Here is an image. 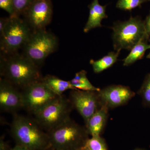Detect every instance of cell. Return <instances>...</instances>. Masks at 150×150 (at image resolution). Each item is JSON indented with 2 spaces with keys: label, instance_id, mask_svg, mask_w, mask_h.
<instances>
[{
  "label": "cell",
  "instance_id": "cell-1",
  "mask_svg": "<svg viewBox=\"0 0 150 150\" xmlns=\"http://www.w3.org/2000/svg\"><path fill=\"white\" fill-rule=\"evenodd\" d=\"M43 130L35 118L13 114L11 134L16 144L30 150H50L49 136Z\"/></svg>",
  "mask_w": 150,
  "mask_h": 150
},
{
  "label": "cell",
  "instance_id": "cell-2",
  "mask_svg": "<svg viewBox=\"0 0 150 150\" xmlns=\"http://www.w3.org/2000/svg\"><path fill=\"white\" fill-rule=\"evenodd\" d=\"M9 56L1 60L3 78L21 89L42 79L39 67L26 56L17 53Z\"/></svg>",
  "mask_w": 150,
  "mask_h": 150
},
{
  "label": "cell",
  "instance_id": "cell-3",
  "mask_svg": "<svg viewBox=\"0 0 150 150\" xmlns=\"http://www.w3.org/2000/svg\"><path fill=\"white\" fill-rule=\"evenodd\" d=\"M47 133L51 150H81L90 138L86 126H81L71 118Z\"/></svg>",
  "mask_w": 150,
  "mask_h": 150
},
{
  "label": "cell",
  "instance_id": "cell-4",
  "mask_svg": "<svg viewBox=\"0 0 150 150\" xmlns=\"http://www.w3.org/2000/svg\"><path fill=\"white\" fill-rule=\"evenodd\" d=\"M112 39L115 51L131 50L144 38L149 39L146 33L144 21L140 16L131 18L124 21H118L113 24Z\"/></svg>",
  "mask_w": 150,
  "mask_h": 150
},
{
  "label": "cell",
  "instance_id": "cell-5",
  "mask_svg": "<svg viewBox=\"0 0 150 150\" xmlns=\"http://www.w3.org/2000/svg\"><path fill=\"white\" fill-rule=\"evenodd\" d=\"M32 32L24 20L17 16H10L0 33L1 51L8 55L16 53L23 48Z\"/></svg>",
  "mask_w": 150,
  "mask_h": 150
},
{
  "label": "cell",
  "instance_id": "cell-6",
  "mask_svg": "<svg viewBox=\"0 0 150 150\" xmlns=\"http://www.w3.org/2000/svg\"><path fill=\"white\" fill-rule=\"evenodd\" d=\"M73 108L69 98L62 95L46 105L34 115L38 124L48 132L69 119Z\"/></svg>",
  "mask_w": 150,
  "mask_h": 150
},
{
  "label": "cell",
  "instance_id": "cell-7",
  "mask_svg": "<svg viewBox=\"0 0 150 150\" xmlns=\"http://www.w3.org/2000/svg\"><path fill=\"white\" fill-rule=\"evenodd\" d=\"M58 44L56 36L45 29L32 32L23 47V54L39 67L55 51Z\"/></svg>",
  "mask_w": 150,
  "mask_h": 150
},
{
  "label": "cell",
  "instance_id": "cell-8",
  "mask_svg": "<svg viewBox=\"0 0 150 150\" xmlns=\"http://www.w3.org/2000/svg\"><path fill=\"white\" fill-rule=\"evenodd\" d=\"M21 90L23 109L33 115L58 96L52 92L41 80Z\"/></svg>",
  "mask_w": 150,
  "mask_h": 150
},
{
  "label": "cell",
  "instance_id": "cell-9",
  "mask_svg": "<svg viewBox=\"0 0 150 150\" xmlns=\"http://www.w3.org/2000/svg\"><path fill=\"white\" fill-rule=\"evenodd\" d=\"M52 14L50 0H34L23 16L31 31L35 32L45 29L51 21Z\"/></svg>",
  "mask_w": 150,
  "mask_h": 150
},
{
  "label": "cell",
  "instance_id": "cell-10",
  "mask_svg": "<svg viewBox=\"0 0 150 150\" xmlns=\"http://www.w3.org/2000/svg\"><path fill=\"white\" fill-rule=\"evenodd\" d=\"M69 99L74 108L83 118L85 124L92 115L101 107L98 91L72 90Z\"/></svg>",
  "mask_w": 150,
  "mask_h": 150
},
{
  "label": "cell",
  "instance_id": "cell-11",
  "mask_svg": "<svg viewBox=\"0 0 150 150\" xmlns=\"http://www.w3.org/2000/svg\"><path fill=\"white\" fill-rule=\"evenodd\" d=\"M135 95L129 87L121 85L108 86L98 91L101 107L109 110L127 104Z\"/></svg>",
  "mask_w": 150,
  "mask_h": 150
},
{
  "label": "cell",
  "instance_id": "cell-12",
  "mask_svg": "<svg viewBox=\"0 0 150 150\" xmlns=\"http://www.w3.org/2000/svg\"><path fill=\"white\" fill-rule=\"evenodd\" d=\"M4 78L0 79V108L5 112L14 114L23 108L21 91Z\"/></svg>",
  "mask_w": 150,
  "mask_h": 150
},
{
  "label": "cell",
  "instance_id": "cell-13",
  "mask_svg": "<svg viewBox=\"0 0 150 150\" xmlns=\"http://www.w3.org/2000/svg\"><path fill=\"white\" fill-rule=\"evenodd\" d=\"M106 6L100 4L98 0H93L88 6L89 14L88 19L83 28L84 32L87 33L91 30L102 27L101 21L107 18Z\"/></svg>",
  "mask_w": 150,
  "mask_h": 150
},
{
  "label": "cell",
  "instance_id": "cell-14",
  "mask_svg": "<svg viewBox=\"0 0 150 150\" xmlns=\"http://www.w3.org/2000/svg\"><path fill=\"white\" fill-rule=\"evenodd\" d=\"M109 109L102 106L89 118L85 126L91 137L100 136L107 122Z\"/></svg>",
  "mask_w": 150,
  "mask_h": 150
},
{
  "label": "cell",
  "instance_id": "cell-15",
  "mask_svg": "<svg viewBox=\"0 0 150 150\" xmlns=\"http://www.w3.org/2000/svg\"><path fill=\"white\" fill-rule=\"evenodd\" d=\"M41 81L52 92L57 96H61L68 90H75L70 81L61 79L56 76L47 75L42 78Z\"/></svg>",
  "mask_w": 150,
  "mask_h": 150
},
{
  "label": "cell",
  "instance_id": "cell-16",
  "mask_svg": "<svg viewBox=\"0 0 150 150\" xmlns=\"http://www.w3.org/2000/svg\"><path fill=\"white\" fill-rule=\"evenodd\" d=\"M149 40L148 38H144L130 50L129 55L123 60L124 67H128L143 58L146 51L149 49L150 50V43H148Z\"/></svg>",
  "mask_w": 150,
  "mask_h": 150
},
{
  "label": "cell",
  "instance_id": "cell-17",
  "mask_svg": "<svg viewBox=\"0 0 150 150\" xmlns=\"http://www.w3.org/2000/svg\"><path fill=\"white\" fill-rule=\"evenodd\" d=\"M120 51H111L106 56L96 61L91 59L90 63L91 65L94 72L99 74L112 67L118 61Z\"/></svg>",
  "mask_w": 150,
  "mask_h": 150
},
{
  "label": "cell",
  "instance_id": "cell-18",
  "mask_svg": "<svg viewBox=\"0 0 150 150\" xmlns=\"http://www.w3.org/2000/svg\"><path fill=\"white\" fill-rule=\"evenodd\" d=\"M70 81L76 89L84 91H99L100 89L95 86L91 83L87 76V72L81 70L76 73L74 77Z\"/></svg>",
  "mask_w": 150,
  "mask_h": 150
},
{
  "label": "cell",
  "instance_id": "cell-19",
  "mask_svg": "<svg viewBox=\"0 0 150 150\" xmlns=\"http://www.w3.org/2000/svg\"><path fill=\"white\" fill-rule=\"evenodd\" d=\"M142 98L143 104L146 106H150V73L146 75L142 86L138 92Z\"/></svg>",
  "mask_w": 150,
  "mask_h": 150
},
{
  "label": "cell",
  "instance_id": "cell-20",
  "mask_svg": "<svg viewBox=\"0 0 150 150\" xmlns=\"http://www.w3.org/2000/svg\"><path fill=\"white\" fill-rule=\"evenodd\" d=\"M150 0H118L116 4L117 8L125 11H131L137 7H141L142 4Z\"/></svg>",
  "mask_w": 150,
  "mask_h": 150
},
{
  "label": "cell",
  "instance_id": "cell-21",
  "mask_svg": "<svg viewBox=\"0 0 150 150\" xmlns=\"http://www.w3.org/2000/svg\"><path fill=\"white\" fill-rule=\"evenodd\" d=\"M86 146L91 150H108L106 142L100 136L91 137L88 140Z\"/></svg>",
  "mask_w": 150,
  "mask_h": 150
},
{
  "label": "cell",
  "instance_id": "cell-22",
  "mask_svg": "<svg viewBox=\"0 0 150 150\" xmlns=\"http://www.w3.org/2000/svg\"><path fill=\"white\" fill-rule=\"evenodd\" d=\"M34 0H13L14 15H23Z\"/></svg>",
  "mask_w": 150,
  "mask_h": 150
},
{
  "label": "cell",
  "instance_id": "cell-23",
  "mask_svg": "<svg viewBox=\"0 0 150 150\" xmlns=\"http://www.w3.org/2000/svg\"><path fill=\"white\" fill-rule=\"evenodd\" d=\"M0 8L9 14L10 16L14 15L13 0H0Z\"/></svg>",
  "mask_w": 150,
  "mask_h": 150
},
{
  "label": "cell",
  "instance_id": "cell-24",
  "mask_svg": "<svg viewBox=\"0 0 150 150\" xmlns=\"http://www.w3.org/2000/svg\"><path fill=\"white\" fill-rule=\"evenodd\" d=\"M145 30H146V35L149 38L150 36V12L149 15L146 18V19L144 21Z\"/></svg>",
  "mask_w": 150,
  "mask_h": 150
},
{
  "label": "cell",
  "instance_id": "cell-25",
  "mask_svg": "<svg viewBox=\"0 0 150 150\" xmlns=\"http://www.w3.org/2000/svg\"><path fill=\"white\" fill-rule=\"evenodd\" d=\"M11 148L8 143L6 142L3 137L0 138V150H10Z\"/></svg>",
  "mask_w": 150,
  "mask_h": 150
},
{
  "label": "cell",
  "instance_id": "cell-26",
  "mask_svg": "<svg viewBox=\"0 0 150 150\" xmlns=\"http://www.w3.org/2000/svg\"><path fill=\"white\" fill-rule=\"evenodd\" d=\"M10 150H30L28 148L21 146V145L16 144L13 148H11Z\"/></svg>",
  "mask_w": 150,
  "mask_h": 150
},
{
  "label": "cell",
  "instance_id": "cell-27",
  "mask_svg": "<svg viewBox=\"0 0 150 150\" xmlns=\"http://www.w3.org/2000/svg\"><path fill=\"white\" fill-rule=\"evenodd\" d=\"M81 150H91L87 146H85Z\"/></svg>",
  "mask_w": 150,
  "mask_h": 150
},
{
  "label": "cell",
  "instance_id": "cell-28",
  "mask_svg": "<svg viewBox=\"0 0 150 150\" xmlns=\"http://www.w3.org/2000/svg\"><path fill=\"white\" fill-rule=\"evenodd\" d=\"M149 39H150V36L149 38ZM147 58H148V59H150V51L149 52V54H148L147 56Z\"/></svg>",
  "mask_w": 150,
  "mask_h": 150
},
{
  "label": "cell",
  "instance_id": "cell-29",
  "mask_svg": "<svg viewBox=\"0 0 150 150\" xmlns=\"http://www.w3.org/2000/svg\"><path fill=\"white\" fill-rule=\"evenodd\" d=\"M134 150H145L143 149H139V148H137V149H135Z\"/></svg>",
  "mask_w": 150,
  "mask_h": 150
},
{
  "label": "cell",
  "instance_id": "cell-30",
  "mask_svg": "<svg viewBox=\"0 0 150 150\" xmlns=\"http://www.w3.org/2000/svg\"></svg>",
  "mask_w": 150,
  "mask_h": 150
}]
</instances>
